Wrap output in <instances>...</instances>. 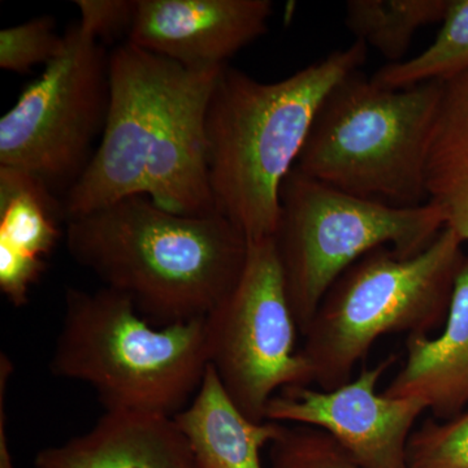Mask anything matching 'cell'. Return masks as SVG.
Returning <instances> with one entry per match:
<instances>
[{
  "label": "cell",
  "instance_id": "cell-1",
  "mask_svg": "<svg viewBox=\"0 0 468 468\" xmlns=\"http://www.w3.org/2000/svg\"><path fill=\"white\" fill-rule=\"evenodd\" d=\"M223 68L192 69L128 42L111 52L106 126L84 174L64 196L66 223L140 196L175 214L218 212L206 115Z\"/></svg>",
  "mask_w": 468,
  "mask_h": 468
},
{
  "label": "cell",
  "instance_id": "cell-2",
  "mask_svg": "<svg viewBox=\"0 0 468 468\" xmlns=\"http://www.w3.org/2000/svg\"><path fill=\"white\" fill-rule=\"evenodd\" d=\"M66 241L80 266L159 326L208 316L239 282L249 251L218 212L175 214L141 196L70 218Z\"/></svg>",
  "mask_w": 468,
  "mask_h": 468
},
{
  "label": "cell",
  "instance_id": "cell-3",
  "mask_svg": "<svg viewBox=\"0 0 468 468\" xmlns=\"http://www.w3.org/2000/svg\"><path fill=\"white\" fill-rule=\"evenodd\" d=\"M367 58L354 41L282 81H257L226 66L206 115L209 190L215 208L249 242L273 239L282 183L297 165L329 92Z\"/></svg>",
  "mask_w": 468,
  "mask_h": 468
},
{
  "label": "cell",
  "instance_id": "cell-4",
  "mask_svg": "<svg viewBox=\"0 0 468 468\" xmlns=\"http://www.w3.org/2000/svg\"><path fill=\"white\" fill-rule=\"evenodd\" d=\"M50 368L90 385L106 410L176 414L209 365L206 318L154 326L112 289H68Z\"/></svg>",
  "mask_w": 468,
  "mask_h": 468
},
{
  "label": "cell",
  "instance_id": "cell-5",
  "mask_svg": "<svg viewBox=\"0 0 468 468\" xmlns=\"http://www.w3.org/2000/svg\"><path fill=\"white\" fill-rule=\"evenodd\" d=\"M443 81L390 89L356 70L320 107L295 169L359 198L428 202V147Z\"/></svg>",
  "mask_w": 468,
  "mask_h": 468
},
{
  "label": "cell",
  "instance_id": "cell-6",
  "mask_svg": "<svg viewBox=\"0 0 468 468\" xmlns=\"http://www.w3.org/2000/svg\"><path fill=\"white\" fill-rule=\"evenodd\" d=\"M460 237L445 228L426 250L399 257L378 248L335 280L303 332L301 354L319 389L353 378L360 360L387 335H428L446 318L464 257Z\"/></svg>",
  "mask_w": 468,
  "mask_h": 468
},
{
  "label": "cell",
  "instance_id": "cell-7",
  "mask_svg": "<svg viewBox=\"0 0 468 468\" xmlns=\"http://www.w3.org/2000/svg\"><path fill=\"white\" fill-rule=\"evenodd\" d=\"M280 206L273 239L302 335L329 288L360 258L384 246L414 257L445 229L433 203L399 207L359 198L295 168L282 183Z\"/></svg>",
  "mask_w": 468,
  "mask_h": 468
},
{
  "label": "cell",
  "instance_id": "cell-8",
  "mask_svg": "<svg viewBox=\"0 0 468 468\" xmlns=\"http://www.w3.org/2000/svg\"><path fill=\"white\" fill-rule=\"evenodd\" d=\"M110 106V55L80 24L64 48L0 119V165L69 192L94 155Z\"/></svg>",
  "mask_w": 468,
  "mask_h": 468
},
{
  "label": "cell",
  "instance_id": "cell-9",
  "mask_svg": "<svg viewBox=\"0 0 468 468\" xmlns=\"http://www.w3.org/2000/svg\"><path fill=\"white\" fill-rule=\"evenodd\" d=\"M206 323L209 365L250 420H266L277 392L314 383L309 362L295 351L298 326L275 239L249 242L239 282Z\"/></svg>",
  "mask_w": 468,
  "mask_h": 468
},
{
  "label": "cell",
  "instance_id": "cell-10",
  "mask_svg": "<svg viewBox=\"0 0 468 468\" xmlns=\"http://www.w3.org/2000/svg\"><path fill=\"white\" fill-rule=\"evenodd\" d=\"M394 362L396 356H389L332 390L285 388L268 403L266 420L324 431L363 468H409L410 437L427 406L378 392Z\"/></svg>",
  "mask_w": 468,
  "mask_h": 468
},
{
  "label": "cell",
  "instance_id": "cell-11",
  "mask_svg": "<svg viewBox=\"0 0 468 468\" xmlns=\"http://www.w3.org/2000/svg\"><path fill=\"white\" fill-rule=\"evenodd\" d=\"M270 0H137L128 43L192 69H214L267 33Z\"/></svg>",
  "mask_w": 468,
  "mask_h": 468
},
{
  "label": "cell",
  "instance_id": "cell-12",
  "mask_svg": "<svg viewBox=\"0 0 468 468\" xmlns=\"http://www.w3.org/2000/svg\"><path fill=\"white\" fill-rule=\"evenodd\" d=\"M36 468H194L174 417L106 410L90 431L37 452Z\"/></svg>",
  "mask_w": 468,
  "mask_h": 468
},
{
  "label": "cell",
  "instance_id": "cell-13",
  "mask_svg": "<svg viewBox=\"0 0 468 468\" xmlns=\"http://www.w3.org/2000/svg\"><path fill=\"white\" fill-rule=\"evenodd\" d=\"M405 365L384 389L390 399H417L448 420L468 403V258L455 277L442 334L409 335Z\"/></svg>",
  "mask_w": 468,
  "mask_h": 468
},
{
  "label": "cell",
  "instance_id": "cell-14",
  "mask_svg": "<svg viewBox=\"0 0 468 468\" xmlns=\"http://www.w3.org/2000/svg\"><path fill=\"white\" fill-rule=\"evenodd\" d=\"M174 418L189 442L194 468H264L261 452L282 428L243 415L211 365L192 402Z\"/></svg>",
  "mask_w": 468,
  "mask_h": 468
},
{
  "label": "cell",
  "instance_id": "cell-15",
  "mask_svg": "<svg viewBox=\"0 0 468 468\" xmlns=\"http://www.w3.org/2000/svg\"><path fill=\"white\" fill-rule=\"evenodd\" d=\"M426 183L428 202L440 208L445 228L468 241V70L443 81Z\"/></svg>",
  "mask_w": 468,
  "mask_h": 468
},
{
  "label": "cell",
  "instance_id": "cell-16",
  "mask_svg": "<svg viewBox=\"0 0 468 468\" xmlns=\"http://www.w3.org/2000/svg\"><path fill=\"white\" fill-rule=\"evenodd\" d=\"M61 220L57 194L32 175L0 165V241L43 260L60 239Z\"/></svg>",
  "mask_w": 468,
  "mask_h": 468
},
{
  "label": "cell",
  "instance_id": "cell-17",
  "mask_svg": "<svg viewBox=\"0 0 468 468\" xmlns=\"http://www.w3.org/2000/svg\"><path fill=\"white\" fill-rule=\"evenodd\" d=\"M451 0H350L345 23L356 41L371 46L389 64L405 60L415 34L443 21Z\"/></svg>",
  "mask_w": 468,
  "mask_h": 468
},
{
  "label": "cell",
  "instance_id": "cell-18",
  "mask_svg": "<svg viewBox=\"0 0 468 468\" xmlns=\"http://www.w3.org/2000/svg\"><path fill=\"white\" fill-rule=\"evenodd\" d=\"M468 70V0H451L435 41L411 58L387 64L375 73L377 84L390 89L446 81Z\"/></svg>",
  "mask_w": 468,
  "mask_h": 468
},
{
  "label": "cell",
  "instance_id": "cell-19",
  "mask_svg": "<svg viewBox=\"0 0 468 468\" xmlns=\"http://www.w3.org/2000/svg\"><path fill=\"white\" fill-rule=\"evenodd\" d=\"M271 468H363L324 431L282 424L271 443Z\"/></svg>",
  "mask_w": 468,
  "mask_h": 468
},
{
  "label": "cell",
  "instance_id": "cell-20",
  "mask_svg": "<svg viewBox=\"0 0 468 468\" xmlns=\"http://www.w3.org/2000/svg\"><path fill=\"white\" fill-rule=\"evenodd\" d=\"M408 458L409 468H468V411L424 420L410 437Z\"/></svg>",
  "mask_w": 468,
  "mask_h": 468
},
{
  "label": "cell",
  "instance_id": "cell-21",
  "mask_svg": "<svg viewBox=\"0 0 468 468\" xmlns=\"http://www.w3.org/2000/svg\"><path fill=\"white\" fill-rule=\"evenodd\" d=\"M63 48L64 36L55 33L52 18H33L0 32V68L15 73L29 72L34 66H48Z\"/></svg>",
  "mask_w": 468,
  "mask_h": 468
},
{
  "label": "cell",
  "instance_id": "cell-22",
  "mask_svg": "<svg viewBox=\"0 0 468 468\" xmlns=\"http://www.w3.org/2000/svg\"><path fill=\"white\" fill-rule=\"evenodd\" d=\"M80 26L98 42H110L131 33L137 0H77Z\"/></svg>",
  "mask_w": 468,
  "mask_h": 468
},
{
  "label": "cell",
  "instance_id": "cell-23",
  "mask_svg": "<svg viewBox=\"0 0 468 468\" xmlns=\"http://www.w3.org/2000/svg\"><path fill=\"white\" fill-rule=\"evenodd\" d=\"M45 261L0 241V291L15 307L26 306Z\"/></svg>",
  "mask_w": 468,
  "mask_h": 468
},
{
  "label": "cell",
  "instance_id": "cell-24",
  "mask_svg": "<svg viewBox=\"0 0 468 468\" xmlns=\"http://www.w3.org/2000/svg\"><path fill=\"white\" fill-rule=\"evenodd\" d=\"M14 374V365L7 354H0V468H16L12 461L9 451L7 432V410H5V397L9 378Z\"/></svg>",
  "mask_w": 468,
  "mask_h": 468
}]
</instances>
